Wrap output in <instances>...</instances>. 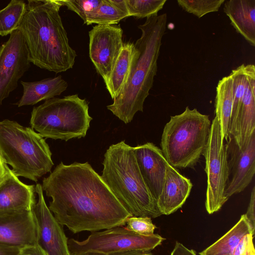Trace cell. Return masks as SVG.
<instances>
[{"label":"cell","mask_w":255,"mask_h":255,"mask_svg":"<svg viewBox=\"0 0 255 255\" xmlns=\"http://www.w3.org/2000/svg\"><path fill=\"white\" fill-rule=\"evenodd\" d=\"M41 186L50 211L73 233L122 226L132 216L87 162H60Z\"/></svg>","instance_id":"obj_1"},{"label":"cell","mask_w":255,"mask_h":255,"mask_svg":"<svg viewBox=\"0 0 255 255\" xmlns=\"http://www.w3.org/2000/svg\"><path fill=\"white\" fill-rule=\"evenodd\" d=\"M58 0H28L18 29L37 67L58 73L73 68L77 54L69 43Z\"/></svg>","instance_id":"obj_2"},{"label":"cell","mask_w":255,"mask_h":255,"mask_svg":"<svg viewBox=\"0 0 255 255\" xmlns=\"http://www.w3.org/2000/svg\"><path fill=\"white\" fill-rule=\"evenodd\" d=\"M166 13L146 18L138 25L141 35L134 43V53L128 80L118 97L107 109L125 124L137 112H143L157 70V59L164 34Z\"/></svg>","instance_id":"obj_3"},{"label":"cell","mask_w":255,"mask_h":255,"mask_svg":"<svg viewBox=\"0 0 255 255\" xmlns=\"http://www.w3.org/2000/svg\"><path fill=\"white\" fill-rule=\"evenodd\" d=\"M103 165L102 179L132 216L161 215L140 173L134 147L124 140L111 145L104 154Z\"/></svg>","instance_id":"obj_4"},{"label":"cell","mask_w":255,"mask_h":255,"mask_svg":"<svg viewBox=\"0 0 255 255\" xmlns=\"http://www.w3.org/2000/svg\"><path fill=\"white\" fill-rule=\"evenodd\" d=\"M0 154L17 177L35 182L54 165L45 139L31 128L8 119L0 121Z\"/></svg>","instance_id":"obj_5"},{"label":"cell","mask_w":255,"mask_h":255,"mask_svg":"<svg viewBox=\"0 0 255 255\" xmlns=\"http://www.w3.org/2000/svg\"><path fill=\"white\" fill-rule=\"evenodd\" d=\"M211 122L209 116L186 107L171 116L161 136V151L175 168H192L199 161L208 141Z\"/></svg>","instance_id":"obj_6"},{"label":"cell","mask_w":255,"mask_h":255,"mask_svg":"<svg viewBox=\"0 0 255 255\" xmlns=\"http://www.w3.org/2000/svg\"><path fill=\"white\" fill-rule=\"evenodd\" d=\"M92 120L88 103L75 94L54 97L33 107L30 125L43 137L68 141L85 137Z\"/></svg>","instance_id":"obj_7"},{"label":"cell","mask_w":255,"mask_h":255,"mask_svg":"<svg viewBox=\"0 0 255 255\" xmlns=\"http://www.w3.org/2000/svg\"><path fill=\"white\" fill-rule=\"evenodd\" d=\"M220 123L215 116L211 123L207 146L202 154L207 175L205 207L210 214L219 210L228 200L225 192L229 176L226 145Z\"/></svg>","instance_id":"obj_8"},{"label":"cell","mask_w":255,"mask_h":255,"mask_svg":"<svg viewBox=\"0 0 255 255\" xmlns=\"http://www.w3.org/2000/svg\"><path fill=\"white\" fill-rule=\"evenodd\" d=\"M165 239L157 234L143 236L120 226L93 232L81 242L69 239L68 245L71 255L88 251L107 255L127 250L150 252Z\"/></svg>","instance_id":"obj_9"},{"label":"cell","mask_w":255,"mask_h":255,"mask_svg":"<svg viewBox=\"0 0 255 255\" xmlns=\"http://www.w3.org/2000/svg\"><path fill=\"white\" fill-rule=\"evenodd\" d=\"M29 52L21 31L16 29L0 46V106L18 86L30 67Z\"/></svg>","instance_id":"obj_10"},{"label":"cell","mask_w":255,"mask_h":255,"mask_svg":"<svg viewBox=\"0 0 255 255\" xmlns=\"http://www.w3.org/2000/svg\"><path fill=\"white\" fill-rule=\"evenodd\" d=\"M123 30L120 25H96L89 31V57L105 84L123 48Z\"/></svg>","instance_id":"obj_11"},{"label":"cell","mask_w":255,"mask_h":255,"mask_svg":"<svg viewBox=\"0 0 255 255\" xmlns=\"http://www.w3.org/2000/svg\"><path fill=\"white\" fill-rule=\"evenodd\" d=\"M226 144L229 176L225 196L243 191L251 183L255 173V132L246 144L239 148L234 139L229 136Z\"/></svg>","instance_id":"obj_12"},{"label":"cell","mask_w":255,"mask_h":255,"mask_svg":"<svg viewBox=\"0 0 255 255\" xmlns=\"http://www.w3.org/2000/svg\"><path fill=\"white\" fill-rule=\"evenodd\" d=\"M35 188L38 200L32 212L37 228V244L47 255H71L68 238L45 203L41 184H37Z\"/></svg>","instance_id":"obj_13"},{"label":"cell","mask_w":255,"mask_h":255,"mask_svg":"<svg viewBox=\"0 0 255 255\" xmlns=\"http://www.w3.org/2000/svg\"><path fill=\"white\" fill-rule=\"evenodd\" d=\"M32 211L0 213V243L20 249L37 244Z\"/></svg>","instance_id":"obj_14"},{"label":"cell","mask_w":255,"mask_h":255,"mask_svg":"<svg viewBox=\"0 0 255 255\" xmlns=\"http://www.w3.org/2000/svg\"><path fill=\"white\" fill-rule=\"evenodd\" d=\"M255 132V66L251 68L245 94L231 118L229 136L239 148L244 146Z\"/></svg>","instance_id":"obj_15"},{"label":"cell","mask_w":255,"mask_h":255,"mask_svg":"<svg viewBox=\"0 0 255 255\" xmlns=\"http://www.w3.org/2000/svg\"><path fill=\"white\" fill-rule=\"evenodd\" d=\"M134 152L144 182L156 201L162 190L168 163L161 149L152 142L134 147Z\"/></svg>","instance_id":"obj_16"},{"label":"cell","mask_w":255,"mask_h":255,"mask_svg":"<svg viewBox=\"0 0 255 255\" xmlns=\"http://www.w3.org/2000/svg\"><path fill=\"white\" fill-rule=\"evenodd\" d=\"M35 187L22 183L10 169L0 185V213L32 211Z\"/></svg>","instance_id":"obj_17"},{"label":"cell","mask_w":255,"mask_h":255,"mask_svg":"<svg viewBox=\"0 0 255 255\" xmlns=\"http://www.w3.org/2000/svg\"><path fill=\"white\" fill-rule=\"evenodd\" d=\"M192 186L189 179L168 164L162 190L156 200L161 215H168L180 208L189 196Z\"/></svg>","instance_id":"obj_18"},{"label":"cell","mask_w":255,"mask_h":255,"mask_svg":"<svg viewBox=\"0 0 255 255\" xmlns=\"http://www.w3.org/2000/svg\"><path fill=\"white\" fill-rule=\"evenodd\" d=\"M224 11L236 31L255 46V0H229L224 2Z\"/></svg>","instance_id":"obj_19"},{"label":"cell","mask_w":255,"mask_h":255,"mask_svg":"<svg viewBox=\"0 0 255 255\" xmlns=\"http://www.w3.org/2000/svg\"><path fill=\"white\" fill-rule=\"evenodd\" d=\"M23 87L21 98L14 104L18 107L33 105L43 100H47L64 92L67 82L61 75L34 82L20 81Z\"/></svg>","instance_id":"obj_20"},{"label":"cell","mask_w":255,"mask_h":255,"mask_svg":"<svg viewBox=\"0 0 255 255\" xmlns=\"http://www.w3.org/2000/svg\"><path fill=\"white\" fill-rule=\"evenodd\" d=\"M134 53V43H124L109 79L105 84L113 100L119 95L128 80Z\"/></svg>","instance_id":"obj_21"},{"label":"cell","mask_w":255,"mask_h":255,"mask_svg":"<svg viewBox=\"0 0 255 255\" xmlns=\"http://www.w3.org/2000/svg\"><path fill=\"white\" fill-rule=\"evenodd\" d=\"M233 80L230 74L219 81L215 100V116L220 125L222 134L226 140L229 136L233 101Z\"/></svg>","instance_id":"obj_22"},{"label":"cell","mask_w":255,"mask_h":255,"mask_svg":"<svg viewBox=\"0 0 255 255\" xmlns=\"http://www.w3.org/2000/svg\"><path fill=\"white\" fill-rule=\"evenodd\" d=\"M252 235L246 217L242 215L237 223L213 244L199 253L200 255H233L243 237Z\"/></svg>","instance_id":"obj_23"},{"label":"cell","mask_w":255,"mask_h":255,"mask_svg":"<svg viewBox=\"0 0 255 255\" xmlns=\"http://www.w3.org/2000/svg\"><path fill=\"white\" fill-rule=\"evenodd\" d=\"M26 3L22 0H11L0 10V35L6 36L17 29L26 10Z\"/></svg>","instance_id":"obj_24"},{"label":"cell","mask_w":255,"mask_h":255,"mask_svg":"<svg viewBox=\"0 0 255 255\" xmlns=\"http://www.w3.org/2000/svg\"><path fill=\"white\" fill-rule=\"evenodd\" d=\"M127 17L128 14L112 4L110 0H101L96 9L88 16L85 24L114 25Z\"/></svg>","instance_id":"obj_25"},{"label":"cell","mask_w":255,"mask_h":255,"mask_svg":"<svg viewBox=\"0 0 255 255\" xmlns=\"http://www.w3.org/2000/svg\"><path fill=\"white\" fill-rule=\"evenodd\" d=\"M166 0H126L129 16L148 18L158 14Z\"/></svg>","instance_id":"obj_26"},{"label":"cell","mask_w":255,"mask_h":255,"mask_svg":"<svg viewBox=\"0 0 255 255\" xmlns=\"http://www.w3.org/2000/svg\"><path fill=\"white\" fill-rule=\"evenodd\" d=\"M225 0H178V4L185 11L201 18L219 10Z\"/></svg>","instance_id":"obj_27"},{"label":"cell","mask_w":255,"mask_h":255,"mask_svg":"<svg viewBox=\"0 0 255 255\" xmlns=\"http://www.w3.org/2000/svg\"><path fill=\"white\" fill-rule=\"evenodd\" d=\"M62 6L76 13L85 24L88 16L99 5L101 0H58Z\"/></svg>","instance_id":"obj_28"},{"label":"cell","mask_w":255,"mask_h":255,"mask_svg":"<svg viewBox=\"0 0 255 255\" xmlns=\"http://www.w3.org/2000/svg\"><path fill=\"white\" fill-rule=\"evenodd\" d=\"M126 224L127 229L143 236L153 235L156 228L151 218L146 216H130L126 220Z\"/></svg>","instance_id":"obj_29"},{"label":"cell","mask_w":255,"mask_h":255,"mask_svg":"<svg viewBox=\"0 0 255 255\" xmlns=\"http://www.w3.org/2000/svg\"><path fill=\"white\" fill-rule=\"evenodd\" d=\"M253 239L251 234L244 236L235 248L233 255H255Z\"/></svg>","instance_id":"obj_30"},{"label":"cell","mask_w":255,"mask_h":255,"mask_svg":"<svg viewBox=\"0 0 255 255\" xmlns=\"http://www.w3.org/2000/svg\"><path fill=\"white\" fill-rule=\"evenodd\" d=\"M255 187H253L247 213L244 214L250 226L253 236L255 234Z\"/></svg>","instance_id":"obj_31"},{"label":"cell","mask_w":255,"mask_h":255,"mask_svg":"<svg viewBox=\"0 0 255 255\" xmlns=\"http://www.w3.org/2000/svg\"><path fill=\"white\" fill-rule=\"evenodd\" d=\"M18 255H47L45 252L36 244L21 249Z\"/></svg>","instance_id":"obj_32"},{"label":"cell","mask_w":255,"mask_h":255,"mask_svg":"<svg viewBox=\"0 0 255 255\" xmlns=\"http://www.w3.org/2000/svg\"><path fill=\"white\" fill-rule=\"evenodd\" d=\"M21 249L0 243V255H18Z\"/></svg>","instance_id":"obj_33"},{"label":"cell","mask_w":255,"mask_h":255,"mask_svg":"<svg viewBox=\"0 0 255 255\" xmlns=\"http://www.w3.org/2000/svg\"><path fill=\"white\" fill-rule=\"evenodd\" d=\"M10 169L0 154V185L4 181Z\"/></svg>","instance_id":"obj_34"},{"label":"cell","mask_w":255,"mask_h":255,"mask_svg":"<svg viewBox=\"0 0 255 255\" xmlns=\"http://www.w3.org/2000/svg\"><path fill=\"white\" fill-rule=\"evenodd\" d=\"M107 255H155L150 252L139 250H127L107 254Z\"/></svg>","instance_id":"obj_35"},{"label":"cell","mask_w":255,"mask_h":255,"mask_svg":"<svg viewBox=\"0 0 255 255\" xmlns=\"http://www.w3.org/2000/svg\"><path fill=\"white\" fill-rule=\"evenodd\" d=\"M75 255H107L106 254L93 251H88L85 252L81 253Z\"/></svg>","instance_id":"obj_36"}]
</instances>
